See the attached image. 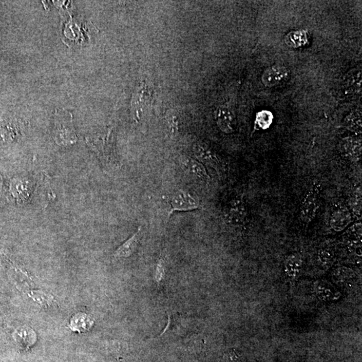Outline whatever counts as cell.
I'll return each instance as SVG.
<instances>
[{"instance_id": "obj_8", "label": "cell", "mask_w": 362, "mask_h": 362, "mask_svg": "<svg viewBox=\"0 0 362 362\" xmlns=\"http://www.w3.org/2000/svg\"><path fill=\"white\" fill-rule=\"evenodd\" d=\"M226 217L230 224L235 226L243 224L247 217V210L244 201L242 199H235L231 201Z\"/></svg>"}, {"instance_id": "obj_23", "label": "cell", "mask_w": 362, "mask_h": 362, "mask_svg": "<svg viewBox=\"0 0 362 362\" xmlns=\"http://www.w3.org/2000/svg\"><path fill=\"white\" fill-rule=\"evenodd\" d=\"M169 127L171 128V133H176L178 130L177 122H176V117H172L169 119Z\"/></svg>"}, {"instance_id": "obj_2", "label": "cell", "mask_w": 362, "mask_h": 362, "mask_svg": "<svg viewBox=\"0 0 362 362\" xmlns=\"http://www.w3.org/2000/svg\"><path fill=\"white\" fill-rule=\"evenodd\" d=\"M321 185L315 183L306 192L301 202L300 217L305 224H309L316 217L321 203Z\"/></svg>"}, {"instance_id": "obj_20", "label": "cell", "mask_w": 362, "mask_h": 362, "mask_svg": "<svg viewBox=\"0 0 362 362\" xmlns=\"http://www.w3.org/2000/svg\"><path fill=\"white\" fill-rule=\"evenodd\" d=\"M88 317L87 315L81 314V315H77V316L74 317L71 322V325L73 327H76L78 330L81 329V328H87V326L89 323L87 322L88 321Z\"/></svg>"}, {"instance_id": "obj_16", "label": "cell", "mask_w": 362, "mask_h": 362, "mask_svg": "<svg viewBox=\"0 0 362 362\" xmlns=\"http://www.w3.org/2000/svg\"><path fill=\"white\" fill-rule=\"evenodd\" d=\"M29 296L34 301L42 306L49 305L53 301L52 296L39 290L29 292Z\"/></svg>"}, {"instance_id": "obj_4", "label": "cell", "mask_w": 362, "mask_h": 362, "mask_svg": "<svg viewBox=\"0 0 362 362\" xmlns=\"http://www.w3.org/2000/svg\"><path fill=\"white\" fill-rule=\"evenodd\" d=\"M290 72L285 66L274 65L266 69L262 73V83L267 87L277 86L289 77Z\"/></svg>"}, {"instance_id": "obj_3", "label": "cell", "mask_w": 362, "mask_h": 362, "mask_svg": "<svg viewBox=\"0 0 362 362\" xmlns=\"http://www.w3.org/2000/svg\"><path fill=\"white\" fill-rule=\"evenodd\" d=\"M169 216L174 211H188L197 210L200 206L199 199L185 191L179 190L172 195L169 201Z\"/></svg>"}, {"instance_id": "obj_11", "label": "cell", "mask_w": 362, "mask_h": 362, "mask_svg": "<svg viewBox=\"0 0 362 362\" xmlns=\"http://www.w3.org/2000/svg\"><path fill=\"white\" fill-rule=\"evenodd\" d=\"M140 233L141 228H139L138 231L115 251L114 256L115 258H128L131 256L134 252L138 246L140 239Z\"/></svg>"}, {"instance_id": "obj_15", "label": "cell", "mask_w": 362, "mask_h": 362, "mask_svg": "<svg viewBox=\"0 0 362 362\" xmlns=\"http://www.w3.org/2000/svg\"><path fill=\"white\" fill-rule=\"evenodd\" d=\"M274 117L270 112L263 110L256 115V124L262 130L267 129L273 122Z\"/></svg>"}, {"instance_id": "obj_21", "label": "cell", "mask_w": 362, "mask_h": 362, "mask_svg": "<svg viewBox=\"0 0 362 362\" xmlns=\"http://www.w3.org/2000/svg\"><path fill=\"white\" fill-rule=\"evenodd\" d=\"M319 258L323 263L327 265L332 260L333 253L329 249H322L319 253Z\"/></svg>"}, {"instance_id": "obj_14", "label": "cell", "mask_w": 362, "mask_h": 362, "mask_svg": "<svg viewBox=\"0 0 362 362\" xmlns=\"http://www.w3.org/2000/svg\"><path fill=\"white\" fill-rule=\"evenodd\" d=\"M33 335H36V333L33 329L27 327H21L17 328L14 331L13 338L16 342L22 343L23 342L26 343V342H29V340H35V339L29 338V336H33Z\"/></svg>"}, {"instance_id": "obj_22", "label": "cell", "mask_w": 362, "mask_h": 362, "mask_svg": "<svg viewBox=\"0 0 362 362\" xmlns=\"http://www.w3.org/2000/svg\"><path fill=\"white\" fill-rule=\"evenodd\" d=\"M351 206L354 208V210L356 212H358L357 213H360L361 212V207H362V198L361 195H358L356 197H354V199L351 200Z\"/></svg>"}, {"instance_id": "obj_12", "label": "cell", "mask_w": 362, "mask_h": 362, "mask_svg": "<svg viewBox=\"0 0 362 362\" xmlns=\"http://www.w3.org/2000/svg\"><path fill=\"white\" fill-rule=\"evenodd\" d=\"M307 41V36L305 31L292 32L286 37V42L290 47L298 48L305 45Z\"/></svg>"}, {"instance_id": "obj_17", "label": "cell", "mask_w": 362, "mask_h": 362, "mask_svg": "<svg viewBox=\"0 0 362 362\" xmlns=\"http://www.w3.org/2000/svg\"><path fill=\"white\" fill-rule=\"evenodd\" d=\"M317 294L319 297L322 298L323 300L327 301L331 300L334 299L335 295H336L334 290L329 285L324 284V283H320L317 286Z\"/></svg>"}, {"instance_id": "obj_9", "label": "cell", "mask_w": 362, "mask_h": 362, "mask_svg": "<svg viewBox=\"0 0 362 362\" xmlns=\"http://www.w3.org/2000/svg\"><path fill=\"white\" fill-rule=\"evenodd\" d=\"M352 221V217L350 212L346 208H340L337 209L331 214L330 218V226L333 230L336 231H341L345 229Z\"/></svg>"}, {"instance_id": "obj_13", "label": "cell", "mask_w": 362, "mask_h": 362, "mask_svg": "<svg viewBox=\"0 0 362 362\" xmlns=\"http://www.w3.org/2000/svg\"><path fill=\"white\" fill-rule=\"evenodd\" d=\"M345 127L352 132H360L362 129L361 114L352 112L344 120Z\"/></svg>"}, {"instance_id": "obj_19", "label": "cell", "mask_w": 362, "mask_h": 362, "mask_svg": "<svg viewBox=\"0 0 362 362\" xmlns=\"http://www.w3.org/2000/svg\"><path fill=\"white\" fill-rule=\"evenodd\" d=\"M362 235L361 224H357L349 228L347 231V237L349 241L352 242H359Z\"/></svg>"}, {"instance_id": "obj_5", "label": "cell", "mask_w": 362, "mask_h": 362, "mask_svg": "<svg viewBox=\"0 0 362 362\" xmlns=\"http://www.w3.org/2000/svg\"><path fill=\"white\" fill-rule=\"evenodd\" d=\"M215 118L217 126L223 133H233L236 129V116L229 107L221 106L217 108L215 112Z\"/></svg>"}, {"instance_id": "obj_1", "label": "cell", "mask_w": 362, "mask_h": 362, "mask_svg": "<svg viewBox=\"0 0 362 362\" xmlns=\"http://www.w3.org/2000/svg\"><path fill=\"white\" fill-rule=\"evenodd\" d=\"M88 145L97 154L106 169H115L118 166L112 144V132L104 137H98L87 141Z\"/></svg>"}, {"instance_id": "obj_7", "label": "cell", "mask_w": 362, "mask_h": 362, "mask_svg": "<svg viewBox=\"0 0 362 362\" xmlns=\"http://www.w3.org/2000/svg\"><path fill=\"white\" fill-rule=\"evenodd\" d=\"M180 165L183 170L190 173L192 175L208 183L210 181V177L207 172L206 168L201 162L189 156L182 157L180 159Z\"/></svg>"}, {"instance_id": "obj_10", "label": "cell", "mask_w": 362, "mask_h": 362, "mask_svg": "<svg viewBox=\"0 0 362 362\" xmlns=\"http://www.w3.org/2000/svg\"><path fill=\"white\" fill-rule=\"evenodd\" d=\"M303 260L299 254L290 255L285 262V272L290 279H297L302 271Z\"/></svg>"}, {"instance_id": "obj_18", "label": "cell", "mask_w": 362, "mask_h": 362, "mask_svg": "<svg viewBox=\"0 0 362 362\" xmlns=\"http://www.w3.org/2000/svg\"><path fill=\"white\" fill-rule=\"evenodd\" d=\"M345 151L351 156H359L361 154V143L359 141L348 140L345 144Z\"/></svg>"}, {"instance_id": "obj_6", "label": "cell", "mask_w": 362, "mask_h": 362, "mask_svg": "<svg viewBox=\"0 0 362 362\" xmlns=\"http://www.w3.org/2000/svg\"><path fill=\"white\" fill-rule=\"evenodd\" d=\"M193 152L197 161L203 165L210 166L217 171H221L222 164L218 157L206 144L196 143L193 146Z\"/></svg>"}]
</instances>
